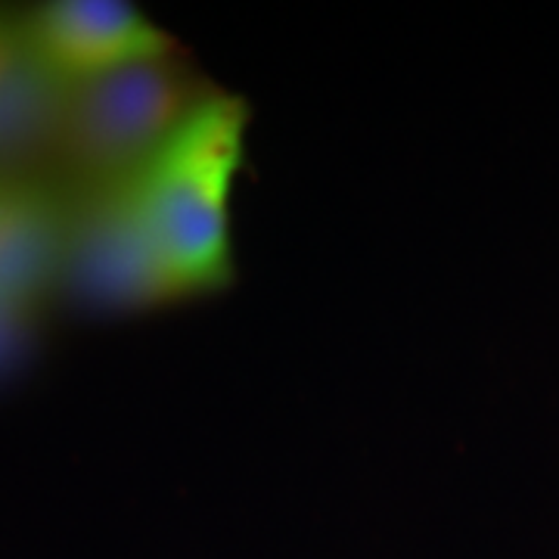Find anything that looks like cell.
Segmentation results:
<instances>
[{
    "label": "cell",
    "mask_w": 559,
    "mask_h": 559,
    "mask_svg": "<svg viewBox=\"0 0 559 559\" xmlns=\"http://www.w3.org/2000/svg\"><path fill=\"white\" fill-rule=\"evenodd\" d=\"M246 140L249 106L218 91L128 180L143 230L180 301L234 283V197L246 168Z\"/></svg>",
    "instance_id": "obj_1"
},
{
    "label": "cell",
    "mask_w": 559,
    "mask_h": 559,
    "mask_svg": "<svg viewBox=\"0 0 559 559\" xmlns=\"http://www.w3.org/2000/svg\"><path fill=\"white\" fill-rule=\"evenodd\" d=\"M218 84L178 53L72 84L53 180L69 193L116 187L143 171Z\"/></svg>",
    "instance_id": "obj_2"
},
{
    "label": "cell",
    "mask_w": 559,
    "mask_h": 559,
    "mask_svg": "<svg viewBox=\"0 0 559 559\" xmlns=\"http://www.w3.org/2000/svg\"><path fill=\"white\" fill-rule=\"evenodd\" d=\"M69 197L60 293L100 314H134L180 301L143 230L128 180Z\"/></svg>",
    "instance_id": "obj_3"
},
{
    "label": "cell",
    "mask_w": 559,
    "mask_h": 559,
    "mask_svg": "<svg viewBox=\"0 0 559 559\" xmlns=\"http://www.w3.org/2000/svg\"><path fill=\"white\" fill-rule=\"evenodd\" d=\"M22 13L44 62L69 87L180 50L159 22L124 0H40Z\"/></svg>",
    "instance_id": "obj_4"
},
{
    "label": "cell",
    "mask_w": 559,
    "mask_h": 559,
    "mask_svg": "<svg viewBox=\"0 0 559 559\" xmlns=\"http://www.w3.org/2000/svg\"><path fill=\"white\" fill-rule=\"evenodd\" d=\"M69 84L44 62L25 13L0 7V180L53 178Z\"/></svg>",
    "instance_id": "obj_5"
},
{
    "label": "cell",
    "mask_w": 559,
    "mask_h": 559,
    "mask_svg": "<svg viewBox=\"0 0 559 559\" xmlns=\"http://www.w3.org/2000/svg\"><path fill=\"white\" fill-rule=\"evenodd\" d=\"M72 197L53 178L0 180V305L44 311L60 293Z\"/></svg>",
    "instance_id": "obj_6"
},
{
    "label": "cell",
    "mask_w": 559,
    "mask_h": 559,
    "mask_svg": "<svg viewBox=\"0 0 559 559\" xmlns=\"http://www.w3.org/2000/svg\"><path fill=\"white\" fill-rule=\"evenodd\" d=\"M40 311L32 308H13V305H0V373L13 364L25 358L28 342L38 333Z\"/></svg>",
    "instance_id": "obj_7"
}]
</instances>
